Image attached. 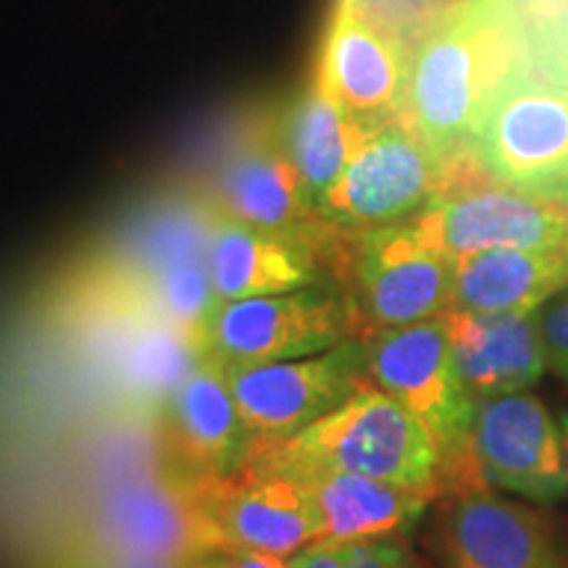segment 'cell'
Instances as JSON below:
<instances>
[{"mask_svg":"<svg viewBox=\"0 0 568 568\" xmlns=\"http://www.w3.org/2000/svg\"><path fill=\"white\" fill-rule=\"evenodd\" d=\"M213 205L240 222L314 247L335 258L337 266L343 264L347 237L318 216L316 201L284 151L276 124L258 126L226 155Z\"/></svg>","mask_w":568,"mask_h":568,"instance_id":"cell-10","label":"cell"},{"mask_svg":"<svg viewBox=\"0 0 568 568\" xmlns=\"http://www.w3.org/2000/svg\"><path fill=\"white\" fill-rule=\"evenodd\" d=\"M453 361L471 400L527 393L542 379L545 358L537 311L531 314H464L445 311Z\"/></svg>","mask_w":568,"mask_h":568,"instance_id":"cell-17","label":"cell"},{"mask_svg":"<svg viewBox=\"0 0 568 568\" xmlns=\"http://www.w3.org/2000/svg\"><path fill=\"white\" fill-rule=\"evenodd\" d=\"M445 500L447 568H558L550 531L531 508L497 497L493 489Z\"/></svg>","mask_w":568,"mask_h":568,"instance_id":"cell-16","label":"cell"},{"mask_svg":"<svg viewBox=\"0 0 568 568\" xmlns=\"http://www.w3.org/2000/svg\"><path fill=\"white\" fill-rule=\"evenodd\" d=\"M243 468L251 474L329 468L422 489L439 500L435 439L408 408L372 382L297 435L253 443Z\"/></svg>","mask_w":568,"mask_h":568,"instance_id":"cell-2","label":"cell"},{"mask_svg":"<svg viewBox=\"0 0 568 568\" xmlns=\"http://www.w3.org/2000/svg\"><path fill=\"white\" fill-rule=\"evenodd\" d=\"M222 568H290L287 558L272 556V552H258V550H245V548H232L224 550Z\"/></svg>","mask_w":568,"mask_h":568,"instance_id":"cell-26","label":"cell"},{"mask_svg":"<svg viewBox=\"0 0 568 568\" xmlns=\"http://www.w3.org/2000/svg\"><path fill=\"white\" fill-rule=\"evenodd\" d=\"M568 287V251L493 247L453 258L450 308L464 314H531Z\"/></svg>","mask_w":568,"mask_h":568,"instance_id":"cell-20","label":"cell"},{"mask_svg":"<svg viewBox=\"0 0 568 568\" xmlns=\"http://www.w3.org/2000/svg\"><path fill=\"white\" fill-rule=\"evenodd\" d=\"M98 535L109 558L124 566H172L222 552L209 514L205 479L190 474L116 495L105 508Z\"/></svg>","mask_w":568,"mask_h":568,"instance_id":"cell-11","label":"cell"},{"mask_svg":"<svg viewBox=\"0 0 568 568\" xmlns=\"http://www.w3.org/2000/svg\"><path fill=\"white\" fill-rule=\"evenodd\" d=\"M345 568H416L410 552L395 537L337 542Z\"/></svg>","mask_w":568,"mask_h":568,"instance_id":"cell-24","label":"cell"},{"mask_svg":"<svg viewBox=\"0 0 568 568\" xmlns=\"http://www.w3.org/2000/svg\"><path fill=\"white\" fill-rule=\"evenodd\" d=\"M410 48L385 27L339 0L316 80L353 124L374 132L403 119Z\"/></svg>","mask_w":568,"mask_h":568,"instance_id":"cell-13","label":"cell"},{"mask_svg":"<svg viewBox=\"0 0 568 568\" xmlns=\"http://www.w3.org/2000/svg\"><path fill=\"white\" fill-rule=\"evenodd\" d=\"M318 258L322 253L314 247L240 222L213 205L209 268L222 303L314 287Z\"/></svg>","mask_w":568,"mask_h":568,"instance_id":"cell-18","label":"cell"},{"mask_svg":"<svg viewBox=\"0 0 568 568\" xmlns=\"http://www.w3.org/2000/svg\"><path fill=\"white\" fill-rule=\"evenodd\" d=\"M161 410L163 439L182 474L224 479L237 474L251 456L255 439L234 406L226 372L211 355L197 358Z\"/></svg>","mask_w":568,"mask_h":568,"instance_id":"cell-14","label":"cell"},{"mask_svg":"<svg viewBox=\"0 0 568 568\" xmlns=\"http://www.w3.org/2000/svg\"><path fill=\"white\" fill-rule=\"evenodd\" d=\"M529 45L560 82L568 84V0H527Z\"/></svg>","mask_w":568,"mask_h":568,"instance_id":"cell-22","label":"cell"},{"mask_svg":"<svg viewBox=\"0 0 568 568\" xmlns=\"http://www.w3.org/2000/svg\"><path fill=\"white\" fill-rule=\"evenodd\" d=\"M290 568H345L337 542H314L287 558Z\"/></svg>","mask_w":568,"mask_h":568,"instance_id":"cell-25","label":"cell"},{"mask_svg":"<svg viewBox=\"0 0 568 568\" xmlns=\"http://www.w3.org/2000/svg\"><path fill=\"white\" fill-rule=\"evenodd\" d=\"M537 316L548 368H552L568 385V287L560 290L558 295H552L537 311Z\"/></svg>","mask_w":568,"mask_h":568,"instance_id":"cell-23","label":"cell"},{"mask_svg":"<svg viewBox=\"0 0 568 568\" xmlns=\"http://www.w3.org/2000/svg\"><path fill=\"white\" fill-rule=\"evenodd\" d=\"M529 38L527 0H456L408 53L406 122L437 159L468 151L474 126Z\"/></svg>","mask_w":568,"mask_h":568,"instance_id":"cell-1","label":"cell"},{"mask_svg":"<svg viewBox=\"0 0 568 568\" xmlns=\"http://www.w3.org/2000/svg\"><path fill=\"white\" fill-rule=\"evenodd\" d=\"M368 382L408 408L439 450V497L489 489L471 456V395L453 361L445 316L364 339Z\"/></svg>","mask_w":568,"mask_h":568,"instance_id":"cell-3","label":"cell"},{"mask_svg":"<svg viewBox=\"0 0 568 568\" xmlns=\"http://www.w3.org/2000/svg\"><path fill=\"white\" fill-rule=\"evenodd\" d=\"M447 163L397 119L355 148L345 172L318 201V216L345 237L408 222L443 190Z\"/></svg>","mask_w":568,"mask_h":568,"instance_id":"cell-7","label":"cell"},{"mask_svg":"<svg viewBox=\"0 0 568 568\" xmlns=\"http://www.w3.org/2000/svg\"><path fill=\"white\" fill-rule=\"evenodd\" d=\"M468 153L503 187L568 205V84L529 38L481 111Z\"/></svg>","mask_w":568,"mask_h":568,"instance_id":"cell-4","label":"cell"},{"mask_svg":"<svg viewBox=\"0 0 568 568\" xmlns=\"http://www.w3.org/2000/svg\"><path fill=\"white\" fill-rule=\"evenodd\" d=\"M264 477L295 481L311 497L322 521V542L395 537L414 527L435 503V497L422 489L387 485L329 468H284Z\"/></svg>","mask_w":568,"mask_h":568,"instance_id":"cell-19","label":"cell"},{"mask_svg":"<svg viewBox=\"0 0 568 568\" xmlns=\"http://www.w3.org/2000/svg\"><path fill=\"white\" fill-rule=\"evenodd\" d=\"M182 568H222V560H209V558H197V560H193V564H184Z\"/></svg>","mask_w":568,"mask_h":568,"instance_id":"cell-28","label":"cell"},{"mask_svg":"<svg viewBox=\"0 0 568 568\" xmlns=\"http://www.w3.org/2000/svg\"><path fill=\"white\" fill-rule=\"evenodd\" d=\"M343 272L351 280L355 337L443 316L450 308L453 258L418 237L410 222L355 234Z\"/></svg>","mask_w":568,"mask_h":568,"instance_id":"cell-6","label":"cell"},{"mask_svg":"<svg viewBox=\"0 0 568 568\" xmlns=\"http://www.w3.org/2000/svg\"><path fill=\"white\" fill-rule=\"evenodd\" d=\"M432 3H437V0H432Z\"/></svg>","mask_w":568,"mask_h":568,"instance_id":"cell-29","label":"cell"},{"mask_svg":"<svg viewBox=\"0 0 568 568\" xmlns=\"http://www.w3.org/2000/svg\"><path fill=\"white\" fill-rule=\"evenodd\" d=\"M558 426H560V437H564V453H566V471H568V410L558 416Z\"/></svg>","mask_w":568,"mask_h":568,"instance_id":"cell-27","label":"cell"},{"mask_svg":"<svg viewBox=\"0 0 568 568\" xmlns=\"http://www.w3.org/2000/svg\"><path fill=\"white\" fill-rule=\"evenodd\" d=\"M564 568H568V566H564Z\"/></svg>","mask_w":568,"mask_h":568,"instance_id":"cell-30","label":"cell"},{"mask_svg":"<svg viewBox=\"0 0 568 568\" xmlns=\"http://www.w3.org/2000/svg\"><path fill=\"white\" fill-rule=\"evenodd\" d=\"M224 372L255 443L297 435L368 385L364 339H345L308 358Z\"/></svg>","mask_w":568,"mask_h":568,"instance_id":"cell-9","label":"cell"},{"mask_svg":"<svg viewBox=\"0 0 568 568\" xmlns=\"http://www.w3.org/2000/svg\"><path fill=\"white\" fill-rule=\"evenodd\" d=\"M471 456L489 489L535 503H556L568 495L560 426L535 395L477 400Z\"/></svg>","mask_w":568,"mask_h":568,"instance_id":"cell-12","label":"cell"},{"mask_svg":"<svg viewBox=\"0 0 568 568\" xmlns=\"http://www.w3.org/2000/svg\"><path fill=\"white\" fill-rule=\"evenodd\" d=\"M276 126H280L284 151L293 159L316 205L326 190L339 180L355 148L368 134V130L345 116V111L318 80L314 88L297 98Z\"/></svg>","mask_w":568,"mask_h":568,"instance_id":"cell-21","label":"cell"},{"mask_svg":"<svg viewBox=\"0 0 568 568\" xmlns=\"http://www.w3.org/2000/svg\"><path fill=\"white\" fill-rule=\"evenodd\" d=\"M345 339H358L351 301L314 284L293 293L222 303L205 355L224 368H243L308 358Z\"/></svg>","mask_w":568,"mask_h":568,"instance_id":"cell-8","label":"cell"},{"mask_svg":"<svg viewBox=\"0 0 568 568\" xmlns=\"http://www.w3.org/2000/svg\"><path fill=\"white\" fill-rule=\"evenodd\" d=\"M408 222L447 258L493 247L568 251V205L503 187L468 151L447 163L443 190Z\"/></svg>","mask_w":568,"mask_h":568,"instance_id":"cell-5","label":"cell"},{"mask_svg":"<svg viewBox=\"0 0 568 568\" xmlns=\"http://www.w3.org/2000/svg\"><path fill=\"white\" fill-rule=\"evenodd\" d=\"M209 514L222 552L232 548L290 558L322 542V521L295 481L240 468L224 479H205Z\"/></svg>","mask_w":568,"mask_h":568,"instance_id":"cell-15","label":"cell"}]
</instances>
